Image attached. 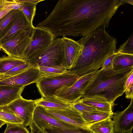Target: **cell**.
<instances>
[{"instance_id": "30bf717a", "label": "cell", "mask_w": 133, "mask_h": 133, "mask_svg": "<svg viewBox=\"0 0 133 133\" xmlns=\"http://www.w3.org/2000/svg\"><path fill=\"white\" fill-rule=\"evenodd\" d=\"M42 76L39 69L31 66L17 75L0 79V85L25 87L27 85L36 83Z\"/></svg>"}, {"instance_id": "8992f818", "label": "cell", "mask_w": 133, "mask_h": 133, "mask_svg": "<svg viewBox=\"0 0 133 133\" xmlns=\"http://www.w3.org/2000/svg\"><path fill=\"white\" fill-rule=\"evenodd\" d=\"M34 27L31 26L18 32L1 44V49L8 56L23 59L24 52L30 42Z\"/></svg>"}, {"instance_id": "ac0fdd59", "label": "cell", "mask_w": 133, "mask_h": 133, "mask_svg": "<svg viewBox=\"0 0 133 133\" xmlns=\"http://www.w3.org/2000/svg\"><path fill=\"white\" fill-rule=\"evenodd\" d=\"M81 98L84 103L97 110L113 113L112 109V104L104 99L96 97H83Z\"/></svg>"}, {"instance_id": "5b68a950", "label": "cell", "mask_w": 133, "mask_h": 133, "mask_svg": "<svg viewBox=\"0 0 133 133\" xmlns=\"http://www.w3.org/2000/svg\"><path fill=\"white\" fill-rule=\"evenodd\" d=\"M68 70L62 74L43 76L36 82V86L42 97L53 96L57 90L72 85L80 77Z\"/></svg>"}, {"instance_id": "d6a6232c", "label": "cell", "mask_w": 133, "mask_h": 133, "mask_svg": "<svg viewBox=\"0 0 133 133\" xmlns=\"http://www.w3.org/2000/svg\"><path fill=\"white\" fill-rule=\"evenodd\" d=\"M115 53L109 57L105 61L100 69L101 70H106L113 68L114 58L115 56Z\"/></svg>"}, {"instance_id": "d4e9b609", "label": "cell", "mask_w": 133, "mask_h": 133, "mask_svg": "<svg viewBox=\"0 0 133 133\" xmlns=\"http://www.w3.org/2000/svg\"><path fill=\"white\" fill-rule=\"evenodd\" d=\"M23 3L20 10L24 14L29 21L32 24L35 16L37 4Z\"/></svg>"}, {"instance_id": "ffe728a7", "label": "cell", "mask_w": 133, "mask_h": 133, "mask_svg": "<svg viewBox=\"0 0 133 133\" xmlns=\"http://www.w3.org/2000/svg\"><path fill=\"white\" fill-rule=\"evenodd\" d=\"M114 114V113L95 110L83 114L81 115L83 119L88 126L108 118H112Z\"/></svg>"}, {"instance_id": "f35d334b", "label": "cell", "mask_w": 133, "mask_h": 133, "mask_svg": "<svg viewBox=\"0 0 133 133\" xmlns=\"http://www.w3.org/2000/svg\"><path fill=\"white\" fill-rule=\"evenodd\" d=\"M123 2L124 3H128L131 4L132 5L133 4V0H123Z\"/></svg>"}, {"instance_id": "836d02e7", "label": "cell", "mask_w": 133, "mask_h": 133, "mask_svg": "<svg viewBox=\"0 0 133 133\" xmlns=\"http://www.w3.org/2000/svg\"><path fill=\"white\" fill-rule=\"evenodd\" d=\"M29 126L31 129L30 133H45L43 129L39 128L33 121Z\"/></svg>"}, {"instance_id": "4dcf8cb0", "label": "cell", "mask_w": 133, "mask_h": 133, "mask_svg": "<svg viewBox=\"0 0 133 133\" xmlns=\"http://www.w3.org/2000/svg\"><path fill=\"white\" fill-rule=\"evenodd\" d=\"M4 133H30L22 124L7 123Z\"/></svg>"}, {"instance_id": "74e56055", "label": "cell", "mask_w": 133, "mask_h": 133, "mask_svg": "<svg viewBox=\"0 0 133 133\" xmlns=\"http://www.w3.org/2000/svg\"><path fill=\"white\" fill-rule=\"evenodd\" d=\"M15 1V2L12 6V10H20V7L23 3L17 2L16 0Z\"/></svg>"}, {"instance_id": "cb8c5ba5", "label": "cell", "mask_w": 133, "mask_h": 133, "mask_svg": "<svg viewBox=\"0 0 133 133\" xmlns=\"http://www.w3.org/2000/svg\"><path fill=\"white\" fill-rule=\"evenodd\" d=\"M43 130L45 133H94L88 127H75L70 129L52 128Z\"/></svg>"}, {"instance_id": "603a6c76", "label": "cell", "mask_w": 133, "mask_h": 133, "mask_svg": "<svg viewBox=\"0 0 133 133\" xmlns=\"http://www.w3.org/2000/svg\"><path fill=\"white\" fill-rule=\"evenodd\" d=\"M0 120L7 123L22 124L23 121L17 116L8 105L0 106Z\"/></svg>"}, {"instance_id": "f546056e", "label": "cell", "mask_w": 133, "mask_h": 133, "mask_svg": "<svg viewBox=\"0 0 133 133\" xmlns=\"http://www.w3.org/2000/svg\"><path fill=\"white\" fill-rule=\"evenodd\" d=\"M71 107L74 108L81 114L96 110L95 108L84 103L81 98L76 102L71 103Z\"/></svg>"}, {"instance_id": "277c9868", "label": "cell", "mask_w": 133, "mask_h": 133, "mask_svg": "<svg viewBox=\"0 0 133 133\" xmlns=\"http://www.w3.org/2000/svg\"><path fill=\"white\" fill-rule=\"evenodd\" d=\"M27 62L37 68L44 66L66 68L64 46L62 38H56L42 53Z\"/></svg>"}, {"instance_id": "ab89813d", "label": "cell", "mask_w": 133, "mask_h": 133, "mask_svg": "<svg viewBox=\"0 0 133 133\" xmlns=\"http://www.w3.org/2000/svg\"><path fill=\"white\" fill-rule=\"evenodd\" d=\"M6 124V123L4 121L0 120V128L3 125Z\"/></svg>"}, {"instance_id": "d6986e66", "label": "cell", "mask_w": 133, "mask_h": 133, "mask_svg": "<svg viewBox=\"0 0 133 133\" xmlns=\"http://www.w3.org/2000/svg\"><path fill=\"white\" fill-rule=\"evenodd\" d=\"M115 53L113 61V69L119 70L133 67V54Z\"/></svg>"}, {"instance_id": "52a82bcc", "label": "cell", "mask_w": 133, "mask_h": 133, "mask_svg": "<svg viewBox=\"0 0 133 133\" xmlns=\"http://www.w3.org/2000/svg\"><path fill=\"white\" fill-rule=\"evenodd\" d=\"M56 38L49 31L35 27L30 42L24 52L23 59L27 61L37 56L48 47Z\"/></svg>"}, {"instance_id": "2e32d148", "label": "cell", "mask_w": 133, "mask_h": 133, "mask_svg": "<svg viewBox=\"0 0 133 133\" xmlns=\"http://www.w3.org/2000/svg\"><path fill=\"white\" fill-rule=\"evenodd\" d=\"M24 88L0 85V106L8 105L21 97Z\"/></svg>"}, {"instance_id": "ba28073f", "label": "cell", "mask_w": 133, "mask_h": 133, "mask_svg": "<svg viewBox=\"0 0 133 133\" xmlns=\"http://www.w3.org/2000/svg\"><path fill=\"white\" fill-rule=\"evenodd\" d=\"M98 70L81 76L72 85L65 86L56 90L54 96L69 103L83 97V92Z\"/></svg>"}, {"instance_id": "1f68e13d", "label": "cell", "mask_w": 133, "mask_h": 133, "mask_svg": "<svg viewBox=\"0 0 133 133\" xmlns=\"http://www.w3.org/2000/svg\"><path fill=\"white\" fill-rule=\"evenodd\" d=\"M15 0H0V19L12 10Z\"/></svg>"}, {"instance_id": "44dd1931", "label": "cell", "mask_w": 133, "mask_h": 133, "mask_svg": "<svg viewBox=\"0 0 133 133\" xmlns=\"http://www.w3.org/2000/svg\"><path fill=\"white\" fill-rule=\"evenodd\" d=\"M26 62L24 59L8 56L0 57V74L4 73L15 67Z\"/></svg>"}, {"instance_id": "8fae6325", "label": "cell", "mask_w": 133, "mask_h": 133, "mask_svg": "<svg viewBox=\"0 0 133 133\" xmlns=\"http://www.w3.org/2000/svg\"><path fill=\"white\" fill-rule=\"evenodd\" d=\"M46 109L51 116L59 121L76 127H88L81 114L71 107L61 109Z\"/></svg>"}, {"instance_id": "7c38bea8", "label": "cell", "mask_w": 133, "mask_h": 133, "mask_svg": "<svg viewBox=\"0 0 133 133\" xmlns=\"http://www.w3.org/2000/svg\"><path fill=\"white\" fill-rule=\"evenodd\" d=\"M40 129H70L75 128L72 126L58 121L51 116L44 107L37 105L33 114V120Z\"/></svg>"}, {"instance_id": "8d00e7d4", "label": "cell", "mask_w": 133, "mask_h": 133, "mask_svg": "<svg viewBox=\"0 0 133 133\" xmlns=\"http://www.w3.org/2000/svg\"><path fill=\"white\" fill-rule=\"evenodd\" d=\"M17 2L23 3H28L31 4H37L38 3L43 1V0H16Z\"/></svg>"}, {"instance_id": "3957f363", "label": "cell", "mask_w": 133, "mask_h": 133, "mask_svg": "<svg viewBox=\"0 0 133 133\" xmlns=\"http://www.w3.org/2000/svg\"><path fill=\"white\" fill-rule=\"evenodd\" d=\"M132 71L133 67L119 70H98L84 90L83 97H99L113 105L125 92L126 81Z\"/></svg>"}, {"instance_id": "9c48e42d", "label": "cell", "mask_w": 133, "mask_h": 133, "mask_svg": "<svg viewBox=\"0 0 133 133\" xmlns=\"http://www.w3.org/2000/svg\"><path fill=\"white\" fill-rule=\"evenodd\" d=\"M14 114L23 121L25 127L29 126L33 120L34 110L37 106L35 100H27L21 96L8 105Z\"/></svg>"}, {"instance_id": "5bb4252c", "label": "cell", "mask_w": 133, "mask_h": 133, "mask_svg": "<svg viewBox=\"0 0 133 133\" xmlns=\"http://www.w3.org/2000/svg\"><path fill=\"white\" fill-rule=\"evenodd\" d=\"M33 26L20 10L11 21L2 34L0 39V46L18 32Z\"/></svg>"}, {"instance_id": "f1b7e54d", "label": "cell", "mask_w": 133, "mask_h": 133, "mask_svg": "<svg viewBox=\"0 0 133 133\" xmlns=\"http://www.w3.org/2000/svg\"><path fill=\"white\" fill-rule=\"evenodd\" d=\"M19 10H12L0 19V39L2 35Z\"/></svg>"}, {"instance_id": "e575fe53", "label": "cell", "mask_w": 133, "mask_h": 133, "mask_svg": "<svg viewBox=\"0 0 133 133\" xmlns=\"http://www.w3.org/2000/svg\"><path fill=\"white\" fill-rule=\"evenodd\" d=\"M125 92L126 98H133V84L127 88L125 90Z\"/></svg>"}, {"instance_id": "4fadbf2b", "label": "cell", "mask_w": 133, "mask_h": 133, "mask_svg": "<svg viewBox=\"0 0 133 133\" xmlns=\"http://www.w3.org/2000/svg\"><path fill=\"white\" fill-rule=\"evenodd\" d=\"M124 110L114 113L113 124L115 133L131 132L133 127V98Z\"/></svg>"}, {"instance_id": "484cf974", "label": "cell", "mask_w": 133, "mask_h": 133, "mask_svg": "<svg viewBox=\"0 0 133 133\" xmlns=\"http://www.w3.org/2000/svg\"><path fill=\"white\" fill-rule=\"evenodd\" d=\"M31 66L28 62L16 66L10 70L0 74V79L5 78L17 75L26 70Z\"/></svg>"}, {"instance_id": "7402d4cb", "label": "cell", "mask_w": 133, "mask_h": 133, "mask_svg": "<svg viewBox=\"0 0 133 133\" xmlns=\"http://www.w3.org/2000/svg\"><path fill=\"white\" fill-rule=\"evenodd\" d=\"M88 128L94 133H115L113 121L110 118L89 125Z\"/></svg>"}, {"instance_id": "60d3db41", "label": "cell", "mask_w": 133, "mask_h": 133, "mask_svg": "<svg viewBox=\"0 0 133 133\" xmlns=\"http://www.w3.org/2000/svg\"><path fill=\"white\" fill-rule=\"evenodd\" d=\"M131 133V132H122V133Z\"/></svg>"}, {"instance_id": "83f0119b", "label": "cell", "mask_w": 133, "mask_h": 133, "mask_svg": "<svg viewBox=\"0 0 133 133\" xmlns=\"http://www.w3.org/2000/svg\"><path fill=\"white\" fill-rule=\"evenodd\" d=\"M116 53L133 54V33H132L127 40L121 45L115 51Z\"/></svg>"}, {"instance_id": "4316f807", "label": "cell", "mask_w": 133, "mask_h": 133, "mask_svg": "<svg viewBox=\"0 0 133 133\" xmlns=\"http://www.w3.org/2000/svg\"><path fill=\"white\" fill-rule=\"evenodd\" d=\"M38 68L42 76L60 74L68 70L66 68L63 67L42 66Z\"/></svg>"}, {"instance_id": "d590c367", "label": "cell", "mask_w": 133, "mask_h": 133, "mask_svg": "<svg viewBox=\"0 0 133 133\" xmlns=\"http://www.w3.org/2000/svg\"><path fill=\"white\" fill-rule=\"evenodd\" d=\"M132 84H133V71L131 73L126 81L125 85V90L127 88Z\"/></svg>"}, {"instance_id": "b9f144b4", "label": "cell", "mask_w": 133, "mask_h": 133, "mask_svg": "<svg viewBox=\"0 0 133 133\" xmlns=\"http://www.w3.org/2000/svg\"><path fill=\"white\" fill-rule=\"evenodd\" d=\"M1 46H0V51L1 50Z\"/></svg>"}, {"instance_id": "7a4b0ae2", "label": "cell", "mask_w": 133, "mask_h": 133, "mask_svg": "<svg viewBox=\"0 0 133 133\" xmlns=\"http://www.w3.org/2000/svg\"><path fill=\"white\" fill-rule=\"evenodd\" d=\"M78 41L81 51L75 65L68 70L80 76L99 70L116 50V39L105 29H98Z\"/></svg>"}, {"instance_id": "9a60e30c", "label": "cell", "mask_w": 133, "mask_h": 133, "mask_svg": "<svg viewBox=\"0 0 133 133\" xmlns=\"http://www.w3.org/2000/svg\"><path fill=\"white\" fill-rule=\"evenodd\" d=\"M64 43L66 68L69 70L75 65L81 53L82 46L78 41L65 36L62 38Z\"/></svg>"}, {"instance_id": "6da1fadb", "label": "cell", "mask_w": 133, "mask_h": 133, "mask_svg": "<svg viewBox=\"0 0 133 133\" xmlns=\"http://www.w3.org/2000/svg\"><path fill=\"white\" fill-rule=\"evenodd\" d=\"M123 0H60L46 18L54 36L84 37L109 26Z\"/></svg>"}, {"instance_id": "e0dca14e", "label": "cell", "mask_w": 133, "mask_h": 133, "mask_svg": "<svg viewBox=\"0 0 133 133\" xmlns=\"http://www.w3.org/2000/svg\"><path fill=\"white\" fill-rule=\"evenodd\" d=\"M37 105L42 106L46 109H61L69 108L71 103L67 102L54 96L43 97L35 100Z\"/></svg>"}]
</instances>
